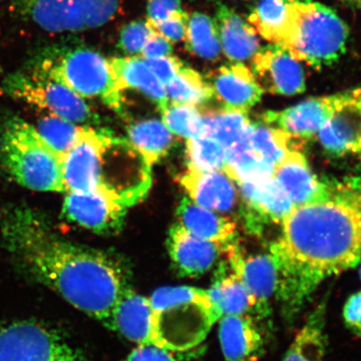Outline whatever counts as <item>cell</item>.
<instances>
[{
    "mask_svg": "<svg viewBox=\"0 0 361 361\" xmlns=\"http://www.w3.org/2000/svg\"><path fill=\"white\" fill-rule=\"evenodd\" d=\"M148 23H157L167 20L173 13L182 11L180 0H149Z\"/></svg>",
    "mask_w": 361,
    "mask_h": 361,
    "instance_id": "obj_42",
    "label": "cell"
},
{
    "mask_svg": "<svg viewBox=\"0 0 361 361\" xmlns=\"http://www.w3.org/2000/svg\"><path fill=\"white\" fill-rule=\"evenodd\" d=\"M273 178L293 206L319 200L329 191L330 184L318 179L305 156L297 149H292L277 164Z\"/></svg>",
    "mask_w": 361,
    "mask_h": 361,
    "instance_id": "obj_17",
    "label": "cell"
},
{
    "mask_svg": "<svg viewBox=\"0 0 361 361\" xmlns=\"http://www.w3.org/2000/svg\"><path fill=\"white\" fill-rule=\"evenodd\" d=\"M110 61L118 87L123 92L129 89L139 90L153 101L159 110L168 104L165 85L161 84L144 59L140 56H125L110 59Z\"/></svg>",
    "mask_w": 361,
    "mask_h": 361,
    "instance_id": "obj_26",
    "label": "cell"
},
{
    "mask_svg": "<svg viewBox=\"0 0 361 361\" xmlns=\"http://www.w3.org/2000/svg\"><path fill=\"white\" fill-rule=\"evenodd\" d=\"M350 94V90L311 97L283 111H270L263 115V123L283 130L295 141L317 137L318 132L330 116Z\"/></svg>",
    "mask_w": 361,
    "mask_h": 361,
    "instance_id": "obj_12",
    "label": "cell"
},
{
    "mask_svg": "<svg viewBox=\"0 0 361 361\" xmlns=\"http://www.w3.org/2000/svg\"><path fill=\"white\" fill-rule=\"evenodd\" d=\"M204 134L211 135L226 149L246 141L252 123L245 111L227 110L203 111Z\"/></svg>",
    "mask_w": 361,
    "mask_h": 361,
    "instance_id": "obj_29",
    "label": "cell"
},
{
    "mask_svg": "<svg viewBox=\"0 0 361 361\" xmlns=\"http://www.w3.org/2000/svg\"><path fill=\"white\" fill-rule=\"evenodd\" d=\"M149 299L152 343L172 353L201 344L222 317L208 291L197 287H161Z\"/></svg>",
    "mask_w": 361,
    "mask_h": 361,
    "instance_id": "obj_5",
    "label": "cell"
},
{
    "mask_svg": "<svg viewBox=\"0 0 361 361\" xmlns=\"http://www.w3.org/2000/svg\"><path fill=\"white\" fill-rule=\"evenodd\" d=\"M227 264L225 267L221 266L210 289L207 291L222 316L248 315L251 311H255V299L241 278Z\"/></svg>",
    "mask_w": 361,
    "mask_h": 361,
    "instance_id": "obj_27",
    "label": "cell"
},
{
    "mask_svg": "<svg viewBox=\"0 0 361 361\" xmlns=\"http://www.w3.org/2000/svg\"><path fill=\"white\" fill-rule=\"evenodd\" d=\"M214 21L219 35L221 51L230 61L241 63L257 52L260 47L258 33L238 13L219 4Z\"/></svg>",
    "mask_w": 361,
    "mask_h": 361,
    "instance_id": "obj_23",
    "label": "cell"
},
{
    "mask_svg": "<svg viewBox=\"0 0 361 361\" xmlns=\"http://www.w3.org/2000/svg\"><path fill=\"white\" fill-rule=\"evenodd\" d=\"M269 255L277 271L276 296L289 322L318 287L361 263V185H330L319 200L294 206L281 222Z\"/></svg>",
    "mask_w": 361,
    "mask_h": 361,
    "instance_id": "obj_2",
    "label": "cell"
},
{
    "mask_svg": "<svg viewBox=\"0 0 361 361\" xmlns=\"http://www.w3.org/2000/svg\"><path fill=\"white\" fill-rule=\"evenodd\" d=\"M209 84L223 109L245 113L260 102L264 92L250 68L241 63L221 66L214 71Z\"/></svg>",
    "mask_w": 361,
    "mask_h": 361,
    "instance_id": "obj_19",
    "label": "cell"
},
{
    "mask_svg": "<svg viewBox=\"0 0 361 361\" xmlns=\"http://www.w3.org/2000/svg\"><path fill=\"white\" fill-rule=\"evenodd\" d=\"M322 148L336 157L361 153V87L350 90L348 99L334 111L318 132Z\"/></svg>",
    "mask_w": 361,
    "mask_h": 361,
    "instance_id": "obj_14",
    "label": "cell"
},
{
    "mask_svg": "<svg viewBox=\"0 0 361 361\" xmlns=\"http://www.w3.org/2000/svg\"><path fill=\"white\" fill-rule=\"evenodd\" d=\"M360 280H361V263L360 264Z\"/></svg>",
    "mask_w": 361,
    "mask_h": 361,
    "instance_id": "obj_46",
    "label": "cell"
},
{
    "mask_svg": "<svg viewBox=\"0 0 361 361\" xmlns=\"http://www.w3.org/2000/svg\"><path fill=\"white\" fill-rule=\"evenodd\" d=\"M285 11V0H262L249 16L248 23L262 39L274 44L283 23Z\"/></svg>",
    "mask_w": 361,
    "mask_h": 361,
    "instance_id": "obj_37",
    "label": "cell"
},
{
    "mask_svg": "<svg viewBox=\"0 0 361 361\" xmlns=\"http://www.w3.org/2000/svg\"><path fill=\"white\" fill-rule=\"evenodd\" d=\"M32 68L61 82L82 99H97L116 113L123 110V92L118 87L110 59L89 49L47 52Z\"/></svg>",
    "mask_w": 361,
    "mask_h": 361,
    "instance_id": "obj_7",
    "label": "cell"
},
{
    "mask_svg": "<svg viewBox=\"0 0 361 361\" xmlns=\"http://www.w3.org/2000/svg\"><path fill=\"white\" fill-rule=\"evenodd\" d=\"M128 207L108 195L97 192H68L61 215L68 222L94 234L115 235L121 231Z\"/></svg>",
    "mask_w": 361,
    "mask_h": 361,
    "instance_id": "obj_11",
    "label": "cell"
},
{
    "mask_svg": "<svg viewBox=\"0 0 361 361\" xmlns=\"http://www.w3.org/2000/svg\"><path fill=\"white\" fill-rule=\"evenodd\" d=\"M121 0H18L23 16L51 33L80 32L110 23Z\"/></svg>",
    "mask_w": 361,
    "mask_h": 361,
    "instance_id": "obj_9",
    "label": "cell"
},
{
    "mask_svg": "<svg viewBox=\"0 0 361 361\" xmlns=\"http://www.w3.org/2000/svg\"><path fill=\"white\" fill-rule=\"evenodd\" d=\"M166 92L169 102L198 106L206 104L214 97L212 87L201 73L193 68L183 66L167 85Z\"/></svg>",
    "mask_w": 361,
    "mask_h": 361,
    "instance_id": "obj_32",
    "label": "cell"
},
{
    "mask_svg": "<svg viewBox=\"0 0 361 361\" xmlns=\"http://www.w3.org/2000/svg\"><path fill=\"white\" fill-rule=\"evenodd\" d=\"M121 361H177L172 353L154 344L139 345Z\"/></svg>",
    "mask_w": 361,
    "mask_h": 361,
    "instance_id": "obj_43",
    "label": "cell"
},
{
    "mask_svg": "<svg viewBox=\"0 0 361 361\" xmlns=\"http://www.w3.org/2000/svg\"><path fill=\"white\" fill-rule=\"evenodd\" d=\"M161 84L167 85L178 75L184 63L176 56H168L164 58L144 59Z\"/></svg>",
    "mask_w": 361,
    "mask_h": 361,
    "instance_id": "obj_40",
    "label": "cell"
},
{
    "mask_svg": "<svg viewBox=\"0 0 361 361\" xmlns=\"http://www.w3.org/2000/svg\"><path fill=\"white\" fill-rule=\"evenodd\" d=\"M286 11L274 44L299 63L320 68L334 65L346 52L349 30L330 7L315 0H285Z\"/></svg>",
    "mask_w": 361,
    "mask_h": 361,
    "instance_id": "obj_4",
    "label": "cell"
},
{
    "mask_svg": "<svg viewBox=\"0 0 361 361\" xmlns=\"http://www.w3.org/2000/svg\"><path fill=\"white\" fill-rule=\"evenodd\" d=\"M224 252L228 264L237 273L256 301V314L265 316L269 310V301L276 293L277 271L268 254L245 256L236 240L226 244Z\"/></svg>",
    "mask_w": 361,
    "mask_h": 361,
    "instance_id": "obj_15",
    "label": "cell"
},
{
    "mask_svg": "<svg viewBox=\"0 0 361 361\" xmlns=\"http://www.w3.org/2000/svg\"><path fill=\"white\" fill-rule=\"evenodd\" d=\"M0 233L2 245L20 272L104 324L132 288L129 265L121 255L65 238L32 207L4 209Z\"/></svg>",
    "mask_w": 361,
    "mask_h": 361,
    "instance_id": "obj_1",
    "label": "cell"
},
{
    "mask_svg": "<svg viewBox=\"0 0 361 361\" xmlns=\"http://www.w3.org/2000/svg\"><path fill=\"white\" fill-rule=\"evenodd\" d=\"M327 297H324L296 334L283 361H325L326 355Z\"/></svg>",
    "mask_w": 361,
    "mask_h": 361,
    "instance_id": "obj_25",
    "label": "cell"
},
{
    "mask_svg": "<svg viewBox=\"0 0 361 361\" xmlns=\"http://www.w3.org/2000/svg\"><path fill=\"white\" fill-rule=\"evenodd\" d=\"M341 1L349 7H353L356 11H360L361 13V0H341Z\"/></svg>",
    "mask_w": 361,
    "mask_h": 361,
    "instance_id": "obj_45",
    "label": "cell"
},
{
    "mask_svg": "<svg viewBox=\"0 0 361 361\" xmlns=\"http://www.w3.org/2000/svg\"><path fill=\"white\" fill-rule=\"evenodd\" d=\"M223 172L236 184L264 182L273 178V169L256 155L247 140L227 149Z\"/></svg>",
    "mask_w": 361,
    "mask_h": 361,
    "instance_id": "obj_30",
    "label": "cell"
},
{
    "mask_svg": "<svg viewBox=\"0 0 361 361\" xmlns=\"http://www.w3.org/2000/svg\"><path fill=\"white\" fill-rule=\"evenodd\" d=\"M342 315L346 327L356 336L361 337V290L349 296Z\"/></svg>",
    "mask_w": 361,
    "mask_h": 361,
    "instance_id": "obj_41",
    "label": "cell"
},
{
    "mask_svg": "<svg viewBox=\"0 0 361 361\" xmlns=\"http://www.w3.org/2000/svg\"><path fill=\"white\" fill-rule=\"evenodd\" d=\"M0 361H85L56 330L32 320L0 325Z\"/></svg>",
    "mask_w": 361,
    "mask_h": 361,
    "instance_id": "obj_10",
    "label": "cell"
},
{
    "mask_svg": "<svg viewBox=\"0 0 361 361\" xmlns=\"http://www.w3.org/2000/svg\"><path fill=\"white\" fill-rule=\"evenodd\" d=\"M87 128L47 116L39 121L35 129L45 142L63 158L82 139Z\"/></svg>",
    "mask_w": 361,
    "mask_h": 361,
    "instance_id": "obj_35",
    "label": "cell"
},
{
    "mask_svg": "<svg viewBox=\"0 0 361 361\" xmlns=\"http://www.w3.org/2000/svg\"><path fill=\"white\" fill-rule=\"evenodd\" d=\"M252 73L263 92L294 96L306 90L301 63L278 45L258 49L252 56Z\"/></svg>",
    "mask_w": 361,
    "mask_h": 361,
    "instance_id": "obj_13",
    "label": "cell"
},
{
    "mask_svg": "<svg viewBox=\"0 0 361 361\" xmlns=\"http://www.w3.org/2000/svg\"><path fill=\"white\" fill-rule=\"evenodd\" d=\"M4 0H0V6H1L2 2H4Z\"/></svg>",
    "mask_w": 361,
    "mask_h": 361,
    "instance_id": "obj_48",
    "label": "cell"
},
{
    "mask_svg": "<svg viewBox=\"0 0 361 361\" xmlns=\"http://www.w3.org/2000/svg\"><path fill=\"white\" fill-rule=\"evenodd\" d=\"M247 141L256 155L273 171L288 152L296 149L290 135L265 123H252Z\"/></svg>",
    "mask_w": 361,
    "mask_h": 361,
    "instance_id": "obj_31",
    "label": "cell"
},
{
    "mask_svg": "<svg viewBox=\"0 0 361 361\" xmlns=\"http://www.w3.org/2000/svg\"><path fill=\"white\" fill-rule=\"evenodd\" d=\"M1 87L7 96L44 111L49 116L87 127L99 123L87 99L35 68L11 73Z\"/></svg>",
    "mask_w": 361,
    "mask_h": 361,
    "instance_id": "obj_8",
    "label": "cell"
},
{
    "mask_svg": "<svg viewBox=\"0 0 361 361\" xmlns=\"http://www.w3.org/2000/svg\"><path fill=\"white\" fill-rule=\"evenodd\" d=\"M219 341L226 361H257L263 337L248 315H226L219 320Z\"/></svg>",
    "mask_w": 361,
    "mask_h": 361,
    "instance_id": "obj_22",
    "label": "cell"
},
{
    "mask_svg": "<svg viewBox=\"0 0 361 361\" xmlns=\"http://www.w3.org/2000/svg\"><path fill=\"white\" fill-rule=\"evenodd\" d=\"M172 42L153 30V33L139 56L144 59L164 58V56H172Z\"/></svg>",
    "mask_w": 361,
    "mask_h": 361,
    "instance_id": "obj_44",
    "label": "cell"
},
{
    "mask_svg": "<svg viewBox=\"0 0 361 361\" xmlns=\"http://www.w3.org/2000/svg\"><path fill=\"white\" fill-rule=\"evenodd\" d=\"M153 30L148 23L135 21L126 26L121 32L120 45L129 56H139Z\"/></svg>",
    "mask_w": 361,
    "mask_h": 361,
    "instance_id": "obj_38",
    "label": "cell"
},
{
    "mask_svg": "<svg viewBox=\"0 0 361 361\" xmlns=\"http://www.w3.org/2000/svg\"><path fill=\"white\" fill-rule=\"evenodd\" d=\"M358 158H360V168H361V153L360 154V155H358Z\"/></svg>",
    "mask_w": 361,
    "mask_h": 361,
    "instance_id": "obj_47",
    "label": "cell"
},
{
    "mask_svg": "<svg viewBox=\"0 0 361 361\" xmlns=\"http://www.w3.org/2000/svg\"><path fill=\"white\" fill-rule=\"evenodd\" d=\"M188 20H189V16L182 9L173 13L167 20L157 23H149L147 21V23L154 32L165 37L169 42H178L185 40Z\"/></svg>",
    "mask_w": 361,
    "mask_h": 361,
    "instance_id": "obj_39",
    "label": "cell"
},
{
    "mask_svg": "<svg viewBox=\"0 0 361 361\" xmlns=\"http://www.w3.org/2000/svg\"><path fill=\"white\" fill-rule=\"evenodd\" d=\"M160 111L161 122L173 135L188 140L204 134L203 111L198 106L168 102Z\"/></svg>",
    "mask_w": 361,
    "mask_h": 361,
    "instance_id": "obj_36",
    "label": "cell"
},
{
    "mask_svg": "<svg viewBox=\"0 0 361 361\" xmlns=\"http://www.w3.org/2000/svg\"><path fill=\"white\" fill-rule=\"evenodd\" d=\"M127 140L153 168L172 148L174 135L161 121L146 120L130 126Z\"/></svg>",
    "mask_w": 361,
    "mask_h": 361,
    "instance_id": "obj_28",
    "label": "cell"
},
{
    "mask_svg": "<svg viewBox=\"0 0 361 361\" xmlns=\"http://www.w3.org/2000/svg\"><path fill=\"white\" fill-rule=\"evenodd\" d=\"M185 42L195 56L210 61L220 56L221 44L215 21L206 14L195 13L189 16Z\"/></svg>",
    "mask_w": 361,
    "mask_h": 361,
    "instance_id": "obj_33",
    "label": "cell"
},
{
    "mask_svg": "<svg viewBox=\"0 0 361 361\" xmlns=\"http://www.w3.org/2000/svg\"><path fill=\"white\" fill-rule=\"evenodd\" d=\"M104 325L137 345L153 344L151 302L133 288L121 297Z\"/></svg>",
    "mask_w": 361,
    "mask_h": 361,
    "instance_id": "obj_21",
    "label": "cell"
},
{
    "mask_svg": "<svg viewBox=\"0 0 361 361\" xmlns=\"http://www.w3.org/2000/svg\"><path fill=\"white\" fill-rule=\"evenodd\" d=\"M0 161L20 186L37 192L66 193L63 157L20 116H11L1 123Z\"/></svg>",
    "mask_w": 361,
    "mask_h": 361,
    "instance_id": "obj_6",
    "label": "cell"
},
{
    "mask_svg": "<svg viewBox=\"0 0 361 361\" xmlns=\"http://www.w3.org/2000/svg\"><path fill=\"white\" fill-rule=\"evenodd\" d=\"M245 206L246 224L253 232H259L267 223L281 224L293 205L274 178L260 183H240Z\"/></svg>",
    "mask_w": 361,
    "mask_h": 361,
    "instance_id": "obj_18",
    "label": "cell"
},
{
    "mask_svg": "<svg viewBox=\"0 0 361 361\" xmlns=\"http://www.w3.org/2000/svg\"><path fill=\"white\" fill-rule=\"evenodd\" d=\"M179 182L190 200L209 210L225 212L236 203L234 183L222 171L202 172L187 169L180 176Z\"/></svg>",
    "mask_w": 361,
    "mask_h": 361,
    "instance_id": "obj_20",
    "label": "cell"
},
{
    "mask_svg": "<svg viewBox=\"0 0 361 361\" xmlns=\"http://www.w3.org/2000/svg\"><path fill=\"white\" fill-rule=\"evenodd\" d=\"M177 217L178 224L206 241L224 246L236 238L237 227L234 221L197 205L188 197L178 206Z\"/></svg>",
    "mask_w": 361,
    "mask_h": 361,
    "instance_id": "obj_24",
    "label": "cell"
},
{
    "mask_svg": "<svg viewBox=\"0 0 361 361\" xmlns=\"http://www.w3.org/2000/svg\"><path fill=\"white\" fill-rule=\"evenodd\" d=\"M167 247L180 276L199 277L212 269L225 245L198 238L177 223L169 230Z\"/></svg>",
    "mask_w": 361,
    "mask_h": 361,
    "instance_id": "obj_16",
    "label": "cell"
},
{
    "mask_svg": "<svg viewBox=\"0 0 361 361\" xmlns=\"http://www.w3.org/2000/svg\"><path fill=\"white\" fill-rule=\"evenodd\" d=\"M63 176L66 193L97 192L128 208L142 201L152 186V168L130 142L94 127L63 157Z\"/></svg>",
    "mask_w": 361,
    "mask_h": 361,
    "instance_id": "obj_3",
    "label": "cell"
},
{
    "mask_svg": "<svg viewBox=\"0 0 361 361\" xmlns=\"http://www.w3.org/2000/svg\"><path fill=\"white\" fill-rule=\"evenodd\" d=\"M186 155L188 169L202 172H223L227 149L211 135L203 134L186 140Z\"/></svg>",
    "mask_w": 361,
    "mask_h": 361,
    "instance_id": "obj_34",
    "label": "cell"
}]
</instances>
